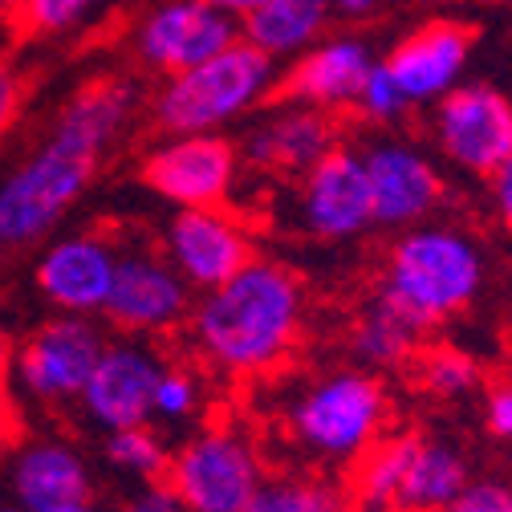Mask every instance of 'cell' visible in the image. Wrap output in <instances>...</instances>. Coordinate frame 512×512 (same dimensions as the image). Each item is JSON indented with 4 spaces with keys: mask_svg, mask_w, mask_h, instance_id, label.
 <instances>
[{
    "mask_svg": "<svg viewBox=\"0 0 512 512\" xmlns=\"http://www.w3.org/2000/svg\"><path fill=\"white\" fill-rule=\"evenodd\" d=\"M358 110L370 118V122H399L407 110H411V98L399 90V82L391 78V70H387V61H378L374 66V74H370V82H366V90H362V102H358Z\"/></svg>",
    "mask_w": 512,
    "mask_h": 512,
    "instance_id": "cell-30",
    "label": "cell"
},
{
    "mask_svg": "<svg viewBox=\"0 0 512 512\" xmlns=\"http://www.w3.org/2000/svg\"><path fill=\"white\" fill-rule=\"evenodd\" d=\"M187 293H191V285L167 261V252L131 248V252H122V261H118L106 317L122 334H163V330L179 326L183 317H191Z\"/></svg>",
    "mask_w": 512,
    "mask_h": 512,
    "instance_id": "cell-14",
    "label": "cell"
},
{
    "mask_svg": "<svg viewBox=\"0 0 512 512\" xmlns=\"http://www.w3.org/2000/svg\"><path fill=\"white\" fill-rule=\"evenodd\" d=\"M334 5L342 9V13H350V17H366V13H374L382 0H334Z\"/></svg>",
    "mask_w": 512,
    "mask_h": 512,
    "instance_id": "cell-36",
    "label": "cell"
},
{
    "mask_svg": "<svg viewBox=\"0 0 512 512\" xmlns=\"http://www.w3.org/2000/svg\"><path fill=\"white\" fill-rule=\"evenodd\" d=\"M131 110H135V86L131 82H122V78L90 82L61 106L53 131H49V143L66 147L74 155H86V159H98L126 131Z\"/></svg>",
    "mask_w": 512,
    "mask_h": 512,
    "instance_id": "cell-21",
    "label": "cell"
},
{
    "mask_svg": "<svg viewBox=\"0 0 512 512\" xmlns=\"http://www.w3.org/2000/svg\"><path fill=\"white\" fill-rule=\"evenodd\" d=\"M427 5H452V0H427Z\"/></svg>",
    "mask_w": 512,
    "mask_h": 512,
    "instance_id": "cell-39",
    "label": "cell"
},
{
    "mask_svg": "<svg viewBox=\"0 0 512 512\" xmlns=\"http://www.w3.org/2000/svg\"><path fill=\"white\" fill-rule=\"evenodd\" d=\"M334 122L326 110L297 106V102H277L248 126L244 135V159L248 167L265 175H305L334 151Z\"/></svg>",
    "mask_w": 512,
    "mask_h": 512,
    "instance_id": "cell-19",
    "label": "cell"
},
{
    "mask_svg": "<svg viewBox=\"0 0 512 512\" xmlns=\"http://www.w3.org/2000/svg\"><path fill=\"white\" fill-rule=\"evenodd\" d=\"M488 427L500 439H512V387H500L488 395Z\"/></svg>",
    "mask_w": 512,
    "mask_h": 512,
    "instance_id": "cell-34",
    "label": "cell"
},
{
    "mask_svg": "<svg viewBox=\"0 0 512 512\" xmlns=\"http://www.w3.org/2000/svg\"><path fill=\"white\" fill-rule=\"evenodd\" d=\"M122 252L114 240L98 232H74V236H57L41 256H37V293L57 309V313H106V301L114 293Z\"/></svg>",
    "mask_w": 512,
    "mask_h": 512,
    "instance_id": "cell-13",
    "label": "cell"
},
{
    "mask_svg": "<svg viewBox=\"0 0 512 512\" xmlns=\"http://www.w3.org/2000/svg\"><path fill=\"white\" fill-rule=\"evenodd\" d=\"M94 163L98 159L74 155L49 139L29 159H21L0 187V240H5V248L41 244L82 200Z\"/></svg>",
    "mask_w": 512,
    "mask_h": 512,
    "instance_id": "cell-5",
    "label": "cell"
},
{
    "mask_svg": "<svg viewBox=\"0 0 512 512\" xmlns=\"http://www.w3.org/2000/svg\"><path fill=\"white\" fill-rule=\"evenodd\" d=\"M419 382L435 399H464L480 387V366L460 350H431L419 362Z\"/></svg>",
    "mask_w": 512,
    "mask_h": 512,
    "instance_id": "cell-27",
    "label": "cell"
},
{
    "mask_svg": "<svg viewBox=\"0 0 512 512\" xmlns=\"http://www.w3.org/2000/svg\"><path fill=\"white\" fill-rule=\"evenodd\" d=\"M293 224L317 240H354L378 224L362 151L334 147L313 171L297 179Z\"/></svg>",
    "mask_w": 512,
    "mask_h": 512,
    "instance_id": "cell-10",
    "label": "cell"
},
{
    "mask_svg": "<svg viewBox=\"0 0 512 512\" xmlns=\"http://www.w3.org/2000/svg\"><path fill=\"white\" fill-rule=\"evenodd\" d=\"M362 159L374 191V220L382 228H419L443 204V175L415 143L374 139Z\"/></svg>",
    "mask_w": 512,
    "mask_h": 512,
    "instance_id": "cell-16",
    "label": "cell"
},
{
    "mask_svg": "<svg viewBox=\"0 0 512 512\" xmlns=\"http://www.w3.org/2000/svg\"><path fill=\"white\" fill-rule=\"evenodd\" d=\"M334 0H273V5L256 9L240 21L244 41L265 49L269 57H301L322 41V29L330 21Z\"/></svg>",
    "mask_w": 512,
    "mask_h": 512,
    "instance_id": "cell-23",
    "label": "cell"
},
{
    "mask_svg": "<svg viewBox=\"0 0 512 512\" xmlns=\"http://www.w3.org/2000/svg\"><path fill=\"white\" fill-rule=\"evenodd\" d=\"M443 512H512V484L508 480H468V488Z\"/></svg>",
    "mask_w": 512,
    "mask_h": 512,
    "instance_id": "cell-31",
    "label": "cell"
},
{
    "mask_svg": "<svg viewBox=\"0 0 512 512\" xmlns=\"http://www.w3.org/2000/svg\"><path fill=\"white\" fill-rule=\"evenodd\" d=\"M212 5H220L224 13H232L236 21H244L248 13H256V9H265V5H273V0H212Z\"/></svg>",
    "mask_w": 512,
    "mask_h": 512,
    "instance_id": "cell-35",
    "label": "cell"
},
{
    "mask_svg": "<svg viewBox=\"0 0 512 512\" xmlns=\"http://www.w3.org/2000/svg\"><path fill=\"white\" fill-rule=\"evenodd\" d=\"M240 37V21L212 0H159L135 29V57L147 70L175 78L212 61Z\"/></svg>",
    "mask_w": 512,
    "mask_h": 512,
    "instance_id": "cell-9",
    "label": "cell"
},
{
    "mask_svg": "<svg viewBox=\"0 0 512 512\" xmlns=\"http://www.w3.org/2000/svg\"><path fill=\"white\" fill-rule=\"evenodd\" d=\"M374 53L358 37H330L317 41L309 53L293 57V66L281 74V102L313 106V110H346L362 102V90L374 74Z\"/></svg>",
    "mask_w": 512,
    "mask_h": 512,
    "instance_id": "cell-18",
    "label": "cell"
},
{
    "mask_svg": "<svg viewBox=\"0 0 512 512\" xmlns=\"http://www.w3.org/2000/svg\"><path fill=\"white\" fill-rule=\"evenodd\" d=\"M289 435L322 464H362L382 443L387 391L366 370H334L313 378L285 411Z\"/></svg>",
    "mask_w": 512,
    "mask_h": 512,
    "instance_id": "cell-4",
    "label": "cell"
},
{
    "mask_svg": "<svg viewBox=\"0 0 512 512\" xmlns=\"http://www.w3.org/2000/svg\"><path fill=\"white\" fill-rule=\"evenodd\" d=\"M508 5H512V0H508Z\"/></svg>",
    "mask_w": 512,
    "mask_h": 512,
    "instance_id": "cell-41",
    "label": "cell"
},
{
    "mask_svg": "<svg viewBox=\"0 0 512 512\" xmlns=\"http://www.w3.org/2000/svg\"><path fill=\"white\" fill-rule=\"evenodd\" d=\"M98 9H102V0H29L17 21L33 37H57V33L78 29Z\"/></svg>",
    "mask_w": 512,
    "mask_h": 512,
    "instance_id": "cell-28",
    "label": "cell"
},
{
    "mask_svg": "<svg viewBox=\"0 0 512 512\" xmlns=\"http://www.w3.org/2000/svg\"><path fill=\"white\" fill-rule=\"evenodd\" d=\"M415 342H419V326L387 297H378L354 326V354L366 366H399L415 354Z\"/></svg>",
    "mask_w": 512,
    "mask_h": 512,
    "instance_id": "cell-24",
    "label": "cell"
},
{
    "mask_svg": "<svg viewBox=\"0 0 512 512\" xmlns=\"http://www.w3.org/2000/svg\"><path fill=\"white\" fill-rule=\"evenodd\" d=\"M200 378L183 370V366H167L159 378V391H155V415L167 423H183L200 411Z\"/></svg>",
    "mask_w": 512,
    "mask_h": 512,
    "instance_id": "cell-29",
    "label": "cell"
},
{
    "mask_svg": "<svg viewBox=\"0 0 512 512\" xmlns=\"http://www.w3.org/2000/svg\"><path fill=\"white\" fill-rule=\"evenodd\" d=\"M9 488L17 508L25 512H53L61 504L90 500V472L86 460L61 439H29L13 452Z\"/></svg>",
    "mask_w": 512,
    "mask_h": 512,
    "instance_id": "cell-20",
    "label": "cell"
},
{
    "mask_svg": "<svg viewBox=\"0 0 512 512\" xmlns=\"http://www.w3.org/2000/svg\"><path fill=\"white\" fill-rule=\"evenodd\" d=\"M126 512H187V508H183V500L175 496L171 484H151L126 504Z\"/></svg>",
    "mask_w": 512,
    "mask_h": 512,
    "instance_id": "cell-32",
    "label": "cell"
},
{
    "mask_svg": "<svg viewBox=\"0 0 512 512\" xmlns=\"http://www.w3.org/2000/svg\"><path fill=\"white\" fill-rule=\"evenodd\" d=\"M472 29L464 21L435 17L407 33L387 57V70L399 82V90L411 98V106H435L452 90H460V78L472 57Z\"/></svg>",
    "mask_w": 512,
    "mask_h": 512,
    "instance_id": "cell-17",
    "label": "cell"
},
{
    "mask_svg": "<svg viewBox=\"0 0 512 512\" xmlns=\"http://www.w3.org/2000/svg\"><path fill=\"white\" fill-rule=\"evenodd\" d=\"M240 151L224 135H171L143 159V183L171 208H224Z\"/></svg>",
    "mask_w": 512,
    "mask_h": 512,
    "instance_id": "cell-11",
    "label": "cell"
},
{
    "mask_svg": "<svg viewBox=\"0 0 512 512\" xmlns=\"http://www.w3.org/2000/svg\"><path fill=\"white\" fill-rule=\"evenodd\" d=\"M468 460L452 443L411 435L403 480L395 488L391 512H443L464 488H468Z\"/></svg>",
    "mask_w": 512,
    "mask_h": 512,
    "instance_id": "cell-22",
    "label": "cell"
},
{
    "mask_svg": "<svg viewBox=\"0 0 512 512\" xmlns=\"http://www.w3.org/2000/svg\"><path fill=\"white\" fill-rule=\"evenodd\" d=\"M431 139L464 175H496L512 155V98L496 86H460L431 106Z\"/></svg>",
    "mask_w": 512,
    "mask_h": 512,
    "instance_id": "cell-8",
    "label": "cell"
},
{
    "mask_svg": "<svg viewBox=\"0 0 512 512\" xmlns=\"http://www.w3.org/2000/svg\"><path fill=\"white\" fill-rule=\"evenodd\" d=\"M277 78V57L256 49L252 41H236L224 53H216L204 66L175 74L155 94V126L171 135H220V126L252 114L273 90Z\"/></svg>",
    "mask_w": 512,
    "mask_h": 512,
    "instance_id": "cell-3",
    "label": "cell"
},
{
    "mask_svg": "<svg viewBox=\"0 0 512 512\" xmlns=\"http://www.w3.org/2000/svg\"><path fill=\"white\" fill-rule=\"evenodd\" d=\"M488 191H492V208L500 216V224L512 232V155L500 163V171L488 179Z\"/></svg>",
    "mask_w": 512,
    "mask_h": 512,
    "instance_id": "cell-33",
    "label": "cell"
},
{
    "mask_svg": "<svg viewBox=\"0 0 512 512\" xmlns=\"http://www.w3.org/2000/svg\"><path fill=\"white\" fill-rule=\"evenodd\" d=\"M167 362L143 346V342H110L90 387L82 391V415L110 431L122 427H139L155 415V391H159V378H163Z\"/></svg>",
    "mask_w": 512,
    "mask_h": 512,
    "instance_id": "cell-15",
    "label": "cell"
},
{
    "mask_svg": "<svg viewBox=\"0 0 512 512\" xmlns=\"http://www.w3.org/2000/svg\"><path fill=\"white\" fill-rule=\"evenodd\" d=\"M102 456H106L110 468H118V472H126V476H139V480H159V476L171 468L167 443H163L147 423L110 431Z\"/></svg>",
    "mask_w": 512,
    "mask_h": 512,
    "instance_id": "cell-26",
    "label": "cell"
},
{
    "mask_svg": "<svg viewBox=\"0 0 512 512\" xmlns=\"http://www.w3.org/2000/svg\"><path fill=\"white\" fill-rule=\"evenodd\" d=\"M305 322V293L301 281L277 265V261H256L240 269L220 289H208L191 305L187 330L196 350L224 374L252 378L277 370Z\"/></svg>",
    "mask_w": 512,
    "mask_h": 512,
    "instance_id": "cell-1",
    "label": "cell"
},
{
    "mask_svg": "<svg viewBox=\"0 0 512 512\" xmlns=\"http://www.w3.org/2000/svg\"><path fill=\"white\" fill-rule=\"evenodd\" d=\"M248 512H350V504L326 480L281 476V480H265V488L256 492Z\"/></svg>",
    "mask_w": 512,
    "mask_h": 512,
    "instance_id": "cell-25",
    "label": "cell"
},
{
    "mask_svg": "<svg viewBox=\"0 0 512 512\" xmlns=\"http://www.w3.org/2000/svg\"><path fill=\"white\" fill-rule=\"evenodd\" d=\"M480 285H484L480 244L452 224H419L391 244L378 297H387L423 330L464 313L476 301Z\"/></svg>",
    "mask_w": 512,
    "mask_h": 512,
    "instance_id": "cell-2",
    "label": "cell"
},
{
    "mask_svg": "<svg viewBox=\"0 0 512 512\" xmlns=\"http://www.w3.org/2000/svg\"><path fill=\"white\" fill-rule=\"evenodd\" d=\"M5 512H25V508H17V504H13V508H5Z\"/></svg>",
    "mask_w": 512,
    "mask_h": 512,
    "instance_id": "cell-40",
    "label": "cell"
},
{
    "mask_svg": "<svg viewBox=\"0 0 512 512\" xmlns=\"http://www.w3.org/2000/svg\"><path fill=\"white\" fill-rule=\"evenodd\" d=\"M163 252L179 277L200 293L220 289L256 261L248 232L224 208H175L163 232Z\"/></svg>",
    "mask_w": 512,
    "mask_h": 512,
    "instance_id": "cell-12",
    "label": "cell"
},
{
    "mask_svg": "<svg viewBox=\"0 0 512 512\" xmlns=\"http://www.w3.org/2000/svg\"><path fill=\"white\" fill-rule=\"evenodd\" d=\"M106 334L90 317L61 313L37 326L17 350V387L41 407L74 403L90 387V378L106 354Z\"/></svg>",
    "mask_w": 512,
    "mask_h": 512,
    "instance_id": "cell-7",
    "label": "cell"
},
{
    "mask_svg": "<svg viewBox=\"0 0 512 512\" xmlns=\"http://www.w3.org/2000/svg\"><path fill=\"white\" fill-rule=\"evenodd\" d=\"M53 512H98L90 500H78V504H61V508H53Z\"/></svg>",
    "mask_w": 512,
    "mask_h": 512,
    "instance_id": "cell-37",
    "label": "cell"
},
{
    "mask_svg": "<svg viewBox=\"0 0 512 512\" xmlns=\"http://www.w3.org/2000/svg\"><path fill=\"white\" fill-rule=\"evenodd\" d=\"M167 484L187 512H248L256 492L265 488V476L252 443L240 431L208 427L183 439L171 456Z\"/></svg>",
    "mask_w": 512,
    "mask_h": 512,
    "instance_id": "cell-6",
    "label": "cell"
},
{
    "mask_svg": "<svg viewBox=\"0 0 512 512\" xmlns=\"http://www.w3.org/2000/svg\"><path fill=\"white\" fill-rule=\"evenodd\" d=\"M0 5H5V13H9V17H21V9L29 5V0H0Z\"/></svg>",
    "mask_w": 512,
    "mask_h": 512,
    "instance_id": "cell-38",
    "label": "cell"
}]
</instances>
